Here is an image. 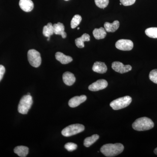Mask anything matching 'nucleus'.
Returning <instances> with one entry per match:
<instances>
[{"mask_svg": "<svg viewBox=\"0 0 157 157\" xmlns=\"http://www.w3.org/2000/svg\"><path fill=\"white\" fill-rule=\"evenodd\" d=\"M124 150L122 144H104L101 148V151L105 156L112 157L120 154Z\"/></svg>", "mask_w": 157, "mask_h": 157, "instance_id": "obj_1", "label": "nucleus"}, {"mask_svg": "<svg viewBox=\"0 0 157 157\" xmlns=\"http://www.w3.org/2000/svg\"><path fill=\"white\" fill-rule=\"evenodd\" d=\"M155 124L149 118L142 117L139 118L132 124V128L136 131H145L150 130L154 127Z\"/></svg>", "mask_w": 157, "mask_h": 157, "instance_id": "obj_2", "label": "nucleus"}, {"mask_svg": "<svg viewBox=\"0 0 157 157\" xmlns=\"http://www.w3.org/2000/svg\"><path fill=\"white\" fill-rule=\"evenodd\" d=\"M33 103V98L31 95L24 96L18 104V112L22 114H27L32 107Z\"/></svg>", "mask_w": 157, "mask_h": 157, "instance_id": "obj_3", "label": "nucleus"}, {"mask_svg": "<svg viewBox=\"0 0 157 157\" xmlns=\"http://www.w3.org/2000/svg\"><path fill=\"white\" fill-rule=\"evenodd\" d=\"M132 102V98L129 96L117 98L110 103V106L114 110L123 109L128 106Z\"/></svg>", "mask_w": 157, "mask_h": 157, "instance_id": "obj_4", "label": "nucleus"}, {"mask_svg": "<svg viewBox=\"0 0 157 157\" xmlns=\"http://www.w3.org/2000/svg\"><path fill=\"white\" fill-rule=\"evenodd\" d=\"M85 127L81 124H73L67 127L62 131V134L65 137H70L84 131Z\"/></svg>", "mask_w": 157, "mask_h": 157, "instance_id": "obj_5", "label": "nucleus"}, {"mask_svg": "<svg viewBox=\"0 0 157 157\" xmlns=\"http://www.w3.org/2000/svg\"><path fill=\"white\" fill-rule=\"evenodd\" d=\"M27 56L29 63L31 66L36 68L40 66L42 59L39 52L35 49H30L28 52Z\"/></svg>", "mask_w": 157, "mask_h": 157, "instance_id": "obj_6", "label": "nucleus"}, {"mask_svg": "<svg viewBox=\"0 0 157 157\" xmlns=\"http://www.w3.org/2000/svg\"><path fill=\"white\" fill-rule=\"evenodd\" d=\"M115 46L117 49L122 51H131L134 47V43L131 40L120 39L116 42Z\"/></svg>", "mask_w": 157, "mask_h": 157, "instance_id": "obj_7", "label": "nucleus"}, {"mask_svg": "<svg viewBox=\"0 0 157 157\" xmlns=\"http://www.w3.org/2000/svg\"><path fill=\"white\" fill-rule=\"evenodd\" d=\"M112 68L115 72L120 73H124L128 72L132 70L131 65H124L120 62H114L112 64Z\"/></svg>", "mask_w": 157, "mask_h": 157, "instance_id": "obj_8", "label": "nucleus"}, {"mask_svg": "<svg viewBox=\"0 0 157 157\" xmlns=\"http://www.w3.org/2000/svg\"><path fill=\"white\" fill-rule=\"evenodd\" d=\"M108 86L107 80L104 79H99L92 84L90 85L88 89L92 91H98L100 90H104Z\"/></svg>", "mask_w": 157, "mask_h": 157, "instance_id": "obj_9", "label": "nucleus"}, {"mask_svg": "<svg viewBox=\"0 0 157 157\" xmlns=\"http://www.w3.org/2000/svg\"><path fill=\"white\" fill-rule=\"evenodd\" d=\"M86 96L83 95L80 96H75L70 99L68 104L70 107L74 108L78 107L82 103H83L86 101Z\"/></svg>", "mask_w": 157, "mask_h": 157, "instance_id": "obj_10", "label": "nucleus"}, {"mask_svg": "<svg viewBox=\"0 0 157 157\" xmlns=\"http://www.w3.org/2000/svg\"><path fill=\"white\" fill-rule=\"evenodd\" d=\"M19 5L21 9L25 12H30L34 8V3L32 0H20Z\"/></svg>", "mask_w": 157, "mask_h": 157, "instance_id": "obj_11", "label": "nucleus"}, {"mask_svg": "<svg viewBox=\"0 0 157 157\" xmlns=\"http://www.w3.org/2000/svg\"><path fill=\"white\" fill-rule=\"evenodd\" d=\"M54 34L61 35L63 39H65L67 36V33L65 32V27L63 23L58 22L53 25Z\"/></svg>", "mask_w": 157, "mask_h": 157, "instance_id": "obj_12", "label": "nucleus"}, {"mask_svg": "<svg viewBox=\"0 0 157 157\" xmlns=\"http://www.w3.org/2000/svg\"><path fill=\"white\" fill-rule=\"evenodd\" d=\"M92 70L96 73L104 74L106 73L107 67L105 63L101 62H96L93 66Z\"/></svg>", "mask_w": 157, "mask_h": 157, "instance_id": "obj_13", "label": "nucleus"}, {"mask_svg": "<svg viewBox=\"0 0 157 157\" xmlns=\"http://www.w3.org/2000/svg\"><path fill=\"white\" fill-rule=\"evenodd\" d=\"M63 79L65 84L71 86L76 81V77L74 74L70 72H66L63 75Z\"/></svg>", "mask_w": 157, "mask_h": 157, "instance_id": "obj_14", "label": "nucleus"}, {"mask_svg": "<svg viewBox=\"0 0 157 157\" xmlns=\"http://www.w3.org/2000/svg\"><path fill=\"white\" fill-rule=\"evenodd\" d=\"M56 59L60 62L63 64H67L73 61V58L71 56L65 55L61 52H57L55 55Z\"/></svg>", "mask_w": 157, "mask_h": 157, "instance_id": "obj_15", "label": "nucleus"}, {"mask_svg": "<svg viewBox=\"0 0 157 157\" xmlns=\"http://www.w3.org/2000/svg\"><path fill=\"white\" fill-rule=\"evenodd\" d=\"M120 23L118 21H115L112 23L106 22L104 23V26L106 32L108 33H114L119 27Z\"/></svg>", "mask_w": 157, "mask_h": 157, "instance_id": "obj_16", "label": "nucleus"}, {"mask_svg": "<svg viewBox=\"0 0 157 157\" xmlns=\"http://www.w3.org/2000/svg\"><path fill=\"white\" fill-rule=\"evenodd\" d=\"M90 41V36L88 34L84 33L79 38L75 40V44L77 47L82 48L84 47V42Z\"/></svg>", "mask_w": 157, "mask_h": 157, "instance_id": "obj_17", "label": "nucleus"}, {"mask_svg": "<svg viewBox=\"0 0 157 157\" xmlns=\"http://www.w3.org/2000/svg\"><path fill=\"white\" fill-rule=\"evenodd\" d=\"M93 35L96 39H104L107 35V32L104 28L101 27L99 29H94L93 31Z\"/></svg>", "mask_w": 157, "mask_h": 157, "instance_id": "obj_18", "label": "nucleus"}, {"mask_svg": "<svg viewBox=\"0 0 157 157\" xmlns=\"http://www.w3.org/2000/svg\"><path fill=\"white\" fill-rule=\"evenodd\" d=\"M14 151L19 157H25L28 154L29 148L27 147L18 146L14 148Z\"/></svg>", "mask_w": 157, "mask_h": 157, "instance_id": "obj_19", "label": "nucleus"}, {"mask_svg": "<svg viewBox=\"0 0 157 157\" xmlns=\"http://www.w3.org/2000/svg\"><path fill=\"white\" fill-rule=\"evenodd\" d=\"M54 34L53 25L51 23H48L43 29V34L45 36L50 37Z\"/></svg>", "mask_w": 157, "mask_h": 157, "instance_id": "obj_20", "label": "nucleus"}, {"mask_svg": "<svg viewBox=\"0 0 157 157\" xmlns=\"http://www.w3.org/2000/svg\"><path fill=\"white\" fill-rule=\"evenodd\" d=\"M99 138V136L97 134L93 135L91 137H87L84 140V145L86 147H89L93 144L96 142Z\"/></svg>", "mask_w": 157, "mask_h": 157, "instance_id": "obj_21", "label": "nucleus"}, {"mask_svg": "<svg viewBox=\"0 0 157 157\" xmlns=\"http://www.w3.org/2000/svg\"><path fill=\"white\" fill-rule=\"evenodd\" d=\"M145 33L147 36L150 38L154 39L157 38V28L151 27L146 29Z\"/></svg>", "mask_w": 157, "mask_h": 157, "instance_id": "obj_22", "label": "nucleus"}, {"mask_svg": "<svg viewBox=\"0 0 157 157\" xmlns=\"http://www.w3.org/2000/svg\"><path fill=\"white\" fill-rule=\"evenodd\" d=\"M82 21V17L78 14H76L72 18L71 21V28L74 29L76 28L80 23Z\"/></svg>", "mask_w": 157, "mask_h": 157, "instance_id": "obj_23", "label": "nucleus"}, {"mask_svg": "<svg viewBox=\"0 0 157 157\" xmlns=\"http://www.w3.org/2000/svg\"><path fill=\"white\" fill-rule=\"evenodd\" d=\"M96 6L101 9H104L108 6L109 0H94Z\"/></svg>", "mask_w": 157, "mask_h": 157, "instance_id": "obj_24", "label": "nucleus"}, {"mask_svg": "<svg viewBox=\"0 0 157 157\" xmlns=\"http://www.w3.org/2000/svg\"><path fill=\"white\" fill-rule=\"evenodd\" d=\"M149 77L152 82L157 84V69L151 70L149 73Z\"/></svg>", "mask_w": 157, "mask_h": 157, "instance_id": "obj_25", "label": "nucleus"}, {"mask_svg": "<svg viewBox=\"0 0 157 157\" xmlns=\"http://www.w3.org/2000/svg\"><path fill=\"white\" fill-rule=\"evenodd\" d=\"M77 145L76 144L69 142L65 145V148L69 151H73L77 149Z\"/></svg>", "mask_w": 157, "mask_h": 157, "instance_id": "obj_26", "label": "nucleus"}, {"mask_svg": "<svg viewBox=\"0 0 157 157\" xmlns=\"http://www.w3.org/2000/svg\"><path fill=\"white\" fill-rule=\"evenodd\" d=\"M136 0H120L122 5L125 6H132L135 4Z\"/></svg>", "mask_w": 157, "mask_h": 157, "instance_id": "obj_27", "label": "nucleus"}, {"mask_svg": "<svg viewBox=\"0 0 157 157\" xmlns=\"http://www.w3.org/2000/svg\"><path fill=\"white\" fill-rule=\"evenodd\" d=\"M6 72V69L3 65H0V81L2 79L3 76Z\"/></svg>", "mask_w": 157, "mask_h": 157, "instance_id": "obj_28", "label": "nucleus"}, {"mask_svg": "<svg viewBox=\"0 0 157 157\" xmlns=\"http://www.w3.org/2000/svg\"><path fill=\"white\" fill-rule=\"evenodd\" d=\"M154 152L155 154L157 155V147L154 150Z\"/></svg>", "mask_w": 157, "mask_h": 157, "instance_id": "obj_29", "label": "nucleus"}, {"mask_svg": "<svg viewBox=\"0 0 157 157\" xmlns=\"http://www.w3.org/2000/svg\"><path fill=\"white\" fill-rule=\"evenodd\" d=\"M27 95H30V94L29 93H28L27 94Z\"/></svg>", "mask_w": 157, "mask_h": 157, "instance_id": "obj_30", "label": "nucleus"}, {"mask_svg": "<svg viewBox=\"0 0 157 157\" xmlns=\"http://www.w3.org/2000/svg\"><path fill=\"white\" fill-rule=\"evenodd\" d=\"M77 29L79 30V28H77Z\"/></svg>", "mask_w": 157, "mask_h": 157, "instance_id": "obj_31", "label": "nucleus"}, {"mask_svg": "<svg viewBox=\"0 0 157 157\" xmlns=\"http://www.w3.org/2000/svg\"><path fill=\"white\" fill-rule=\"evenodd\" d=\"M120 5H121H121H122V4H121V3H120Z\"/></svg>", "mask_w": 157, "mask_h": 157, "instance_id": "obj_32", "label": "nucleus"}, {"mask_svg": "<svg viewBox=\"0 0 157 157\" xmlns=\"http://www.w3.org/2000/svg\"><path fill=\"white\" fill-rule=\"evenodd\" d=\"M65 1H69V0H65Z\"/></svg>", "mask_w": 157, "mask_h": 157, "instance_id": "obj_33", "label": "nucleus"}]
</instances>
